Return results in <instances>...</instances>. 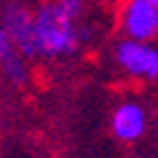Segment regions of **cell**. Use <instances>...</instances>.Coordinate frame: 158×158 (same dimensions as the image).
Listing matches in <instances>:
<instances>
[{
	"mask_svg": "<svg viewBox=\"0 0 158 158\" xmlns=\"http://www.w3.org/2000/svg\"><path fill=\"white\" fill-rule=\"evenodd\" d=\"M152 2H154V5H156V7H158V0H152Z\"/></svg>",
	"mask_w": 158,
	"mask_h": 158,
	"instance_id": "8",
	"label": "cell"
},
{
	"mask_svg": "<svg viewBox=\"0 0 158 158\" xmlns=\"http://www.w3.org/2000/svg\"><path fill=\"white\" fill-rule=\"evenodd\" d=\"M0 25L7 29V34L11 36V40L27 60L38 56L36 40H34V11L29 7H25L18 0L7 2L0 9Z\"/></svg>",
	"mask_w": 158,
	"mask_h": 158,
	"instance_id": "3",
	"label": "cell"
},
{
	"mask_svg": "<svg viewBox=\"0 0 158 158\" xmlns=\"http://www.w3.org/2000/svg\"><path fill=\"white\" fill-rule=\"evenodd\" d=\"M120 25L127 38L149 43L158 36V7L152 0H127Z\"/></svg>",
	"mask_w": 158,
	"mask_h": 158,
	"instance_id": "4",
	"label": "cell"
},
{
	"mask_svg": "<svg viewBox=\"0 0 158 158\" xmlns=\"http://www.w3.org/2000/svg\"><path fill=\"white\" fill-rule=\"evenodd\" d=\"M56 5H58L69 18L78 20L80 14H82V9H85V0H56Z\"/></svg>",
	"mask_w": 158,
	"mask_h": 158,
	"instance_id": "7",
	"label": "cell"
},
{
	"mask_svg": "<svg viewBox=\"0 0 158 158\" xmlns=\"http://www.w3.org/2000/svg\"><path fill=\"white\" fill-rule=\"evenodd\" d=\"M0 71L14 87H25L29 80L27 58L16 47V43L11 40V36L7 34V29L2 25H0Z\"/></svg>",
	"mask_w": 158,
	"mask_h": 158,
	"instance_id": "6",
	"label": "cell"
},
{
	"mask_svg": "<svg viewBox=\"0 0 158 158\" xmlns=\"http://www.w3.org/2000/svg\"><path fill=\"white\" fill-rule=\"evenodd\" d=\"M116 62L134 78L156 80L158 78V49L149 43L125 38L116 45Z\"/></svg>",
	"mask_w": 158,
	"mask_h": 158,
	"instance_id": "2",
	"label": "cell"
},
{
	"mask_svg": "<svg viewBox=\"0 0 158 158\" xmlns=\"http://www.w3.org/2000/svg\"><path fill=\"white\" fill-rule=\"evenodd\" d=\"M34 40L43 58H67L76 54L82 43L76 20L69 18L54 2H45L34 11Z\"/></svg>",
	"mask_w": 158,
	"mask_h": 158,
	"instance_id": "1",
	"label": "cell"
},
{
	"mask_svg": "<svg viewBox=\"0 0 158 158\" xmlns=\"http://www.w3.org/2000/svg\"><path fill=\"white\" fill-rule=\"evenodd\" d=\"M147 129V114L138 102L125 100L111 114V131L123 143H136Z\"/></svg>",
	"mask_w": 158,
	"mask_h": 158,
	"instance_id": "5",
	"label": "cell"
}]
</instances>
